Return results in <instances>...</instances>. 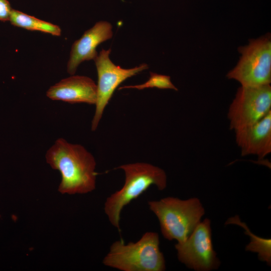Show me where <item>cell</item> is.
Returning a JSON list of instances; mask_svg holds the SVG:
<instances>
[{
  "label": "cell",
  "instance_id": "1",
  "mask_svg": "<svg viewBox=\"0 0 271 271\" xmlns=\"http://www.w3.org/2000/svg\"><path fill=\"white\" fill-rule=\"evenodd\" d=\"M46 162L61 175L58 191L62 194H86L96 187V163L83 146L58 139L48 150Z\"/></svg>",
  "mask_w": 271,
  "mask_h": 271
},
{
  "label": "cell",
  "instance_id": "2",
  "mask_svg": "<svg viewBox=\"0 0 271 271\" xmlns=\"http://www.w3.org/2000/svg\"><path fill=\"white\" fill-rule=\"evenodd\" d=\"M117 169L124 171V184L106 198L104 210L111 224L120 230V214L124 207L152 185L159 190H164L167 176L162 169L146 163L124 164Z\"/></svg>",
  "mask_w": 271,
  "mask_h": 271
},
{
  "label": "cell",
  "instance_id": "3",
  "mask_svg": "<svg viewBox=\"0 0 271 271\" xmlns=\"http://www.w3.org/2000/svg\"><path fill=\"white\" fill-rule=\"evenodd\" d=\"M158 234L147 232L136 242L114 241L103 259L105 266L122 271H163L165 260Z\"/></svg>",
  "mask_w": 271,
  "mask_h": 271
},
{
  "label": "cell",
  "instance_id": "4",
  "mask_svg": "<svg viewBox=\"0 0 271 271\" xmlns=\"http://www.w3.org/2000/svg\"><path fill=\"white\" fill-rule=\"evenodd\" d=\"M150 210L158 219L164 238L181 243L187 239L205 213L200 200L191 198L181 200L167 197L148 201Z\"/></svg>",
  "mask_w": 271,
  "mask_h": 271
},
{
  "label": "cell",
  "instance_id": "5",
  "mask_svg": "<svg viewBox=\"0 0 271 271\" xmlns=\"http://www.w3.org/2000/svg\"><path fill=\"white\" fill-rule=\"evenodd\" d=\"M241 54L236 66L226 76L243 86H257L271 82V39L267 34L251 39L247 45L238 48Z\"/></svg>",
  "mask_w": 271,
  "mask_h": 271
},
{
  "label": "cell",
  "instance_id": "6",
  "mask_svg": "<svg viewBox=\"0 0 271 271\" xmlns=\"http://www.w3.org/2000/svg\"><path fill=\"white\" fill-rule=\"evenodd\" d=\"M271 111L270 84L241 86L230 104L227 116L234 131L257 122Z\"/></svg>",
  "mask_w": 271,
  "mask_h": 271
},
{
  "label": "cell",
  "instance_id": "7",
  "mask_svg": "<svg viewBox=\"0 0 271 271\" xmlns=\"http://www.w3.org/2000/svg\"><path fill=\"white\" fill-rule=\"evenodd\" d=\"M111 50L102 49L94 59L97 69L98 82L95 113L91 121V129L96 130L116 88L123 81L148 69V65L143 63L130 69L122 68L115 65L109 59Z\"/></svg>",
  "mask_w": 271,
  "mask_h": 271
},
{
  "label": "cell",
  "instance_id": "8",
  "mask_svg": "<svg viewBox=\"0 0 271 271\" xmlns=\"http://www.w3.org/2000/svg\"><path fill=\"white\" fill-rule=\"evenodd\" d=\"M210 220L200 222L186 240L177 243L175 248L179 260L196 271L216 269L220 261L213 249Z\"/></svg>",
  "mask_w": 271,
  "mask_h": 271
},
{
  "label": "cell",
  "instance_id": "9",
  "mask_svg": "<svg viewBox=\"0 0 271 271\" xmlns=\"http://www.w3.org/2000/svg\"><path fill=\"white\" fill-rule=\"evenodd\" d=\"M112 35L111 25L105 21L98 22L86 31L72 46L67 65L68 73L74 75L81 62L94 60L98 55L96 47L100 43L111 39Z\"/></svg>",
  "mask_w": 271,
  "mask_h": 271
},
{
  "label": "cell",
  "instance_id": "10",
  "mask_svg": "<svg viewBox=\"0 0 271 271\" xmlns=\"http://www.w3.org/2000/svg\"><path fill=\"white\" fill-rule=\"evenodd\" d=\"M234 131L242 156L253 155L262 159L271 153V111L254 124Z\"/></svg>",
  "mask_w": 271,
  "mask_h": 271
},
{
  "label": "cell",
  "instance_id": "11",
  "mask_svg": "<svg viewBox=\"0 0 271 271\" xmlns=\"http://www.w3.org/2000/svg\"><path fill=\"white\" fill-rule=\"evenodd\" d=\"M46 96L51 100L71 104H95L97 85L88 77L72 75L51 86L46 92Z\"/></svg>",
  "mask_w": 271,
  "mask_h": 271
},
{
  "label": "cell",
  "instance_id": "12",
  "mask_svg": "<svg viewBox=\"0 0 271 271\" xmlns=\"http://www.w3.org/2000/svg\"><path fill=\"white\" fill-rule=\"evenodd\" d=\"M10 21L13 26L28 30L40 31L56 36L61 34V30L58 26L14 9L12 11Z\"/></svg>",
  "mask_w": 271,
  "mask_h": 271
},
{
  "label": "cell",
  "instance_id": "13",
  "mask_svg": "<svg viewBox=\"0 0 271 271\" xmlns=\"http://www.w3.org/2000/svg\"><path fill=\"white\" fill-rule=\"evenodd\" d=\"M236 224L241 226L245 230V233L250 236V242L246 246L245 250L258 253V258L266 262L270 265L271 263V240L258 237L252 233L246 224L240 221L238 216L229 218L225 224Z\"/></svg>",
  "mask_w": 271,
  "mask_h": 271
},
{
  "label": "cell",
  "instance_id": "14",
  "mask_svg": "<svg viewBox=\"0 0 271 271\" xmlns=\"http://www.w3.org/2000/svg\"><path fill=\"white\" fill-rule=\"evenodd\" d=\"M149 79L145 83L139 85L124 86L118 88V90L124 88H134L143 90L145 88H157L159 89H171L176 91L177 88L172 83L170 76L159 74L150 72Z\"/></svg>",
  "mask_w": 271,
  "mask_h": 271
},
{
  "label": "cell",
  "instance_id": "15",
  "mask_svg": "<svg viewBox=\"0 0 271 271\" xmlns=\"http://www.w3.org/2000/svg\"><path fill=\"white\" fill-rule=\"evenodd\" d=\"M11 5L8 0H0V21H10L12 11Z\"/></svg>",
  "mask_w": 271,
  "mask_h": 271
}]
</instances>
